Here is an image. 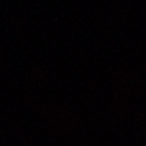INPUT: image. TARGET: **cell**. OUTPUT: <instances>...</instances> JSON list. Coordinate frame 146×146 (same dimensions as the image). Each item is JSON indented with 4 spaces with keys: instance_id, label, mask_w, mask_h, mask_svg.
Here are the masks:
<instances>
[]
</instances>
